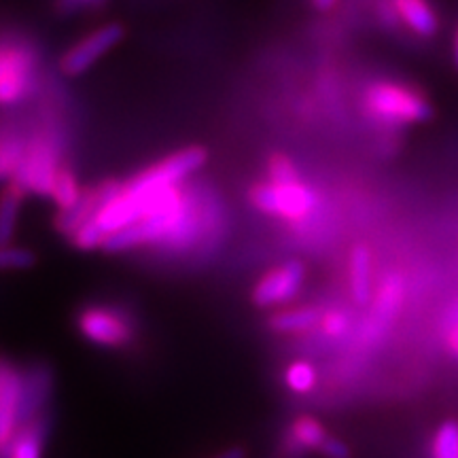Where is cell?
<instances>
[{"instance_id":"1","label":"cell","mask_w":458,"mask_h":458,"mask_svg":"<svg viewBox=\"0 0 458 458\" xmlns=\"http://www.w3.org/2000/svg\"><path fill=\"white\" fill-rule=\"evenodd\" d=\"M250 204L266 215L300 223L318 208V196L300 179L295 164L284 156H272L267 179L255 182L249 191Z\"/></svg>"},{"instance_id":"2","label":"cell","mask_w":458,"mask_h":458,"mask_svg":"<svg viewBox=\"0 0 458 458\" xmlns=\"http://www.w3.org/2000/svg\"><path fill=\"white\" fill-rule=\"evenodd\" d=\"M365 111L386 125L422 123L433 117V106L425 94L393 81L371 83L365 91Z\"/></svg>"},{"instance_id":"3","label":"cell","mask_w":458,"mask_h":458,"mask_svg":"<svg viewBox=\"0 0 458 458\" xmlns=\"http://www.w3.org/2000/svg\"><path fill=\"white\" fill-rule=\"evenodd\" d=\"M206 151L202 147H187L181 151L172 153V156L164 157L162 162L153 164L151 168H147L140 174H136L134 179L123 182V187L130 193H148L157 191V189H165L172 185H181L187 176H191L198 168H202L206 164Z\"/></svg>"},{"instance_id":"4","label":"cell","mask_w":458,"mask_h":458,"mask_svg":"<svg viewBox=\"0 0 458 458\" xmlns=\"http://www.w3.org/2000/svg\"><path fill=\"white\" fill-rule=\"evenodd\" d=\"M57 151L47 136H37L28 142L26 156L21 159L13 182L24 191H34L38 196H51L57 176Z\"/></svg>"},{"instance_id":"5","label":"cell","mask_w":458,"mask_h":458,"mask_svg":"<svg viewBox=\"0 0 458 458\" xmlns=\"http://www.w3.org/2000/svg\"><path fill=\"white\" fill-rule=\"evenodd\" d=\"M34 81V54L26 45L4 41L0 49V100L15 105L24 100Z\"/></svg>"},{"instance_id":"6","label":"cell","mask_w":458,"mask_h":458,"mask_svg":"<svg viewBox=\"0 0 458 458\" xmlns=\"http://www.w3.org/2000/svg\"><path fill=\"white\" fill-rule=\"evenodd\" d=\"M303 280H306V267L301 261L291 259L280 263L267 274H263L259 283L255 284L253 303L261 310L284 306V303L295 300L301 291Z\"/></svg>"},{"instance_id":"7","label":"cell","mask_w":458,"mask_h":458,"mask_svg":"<svg viewBox=\"0 0 458 458\" xmlns=\"http://www.w3.org/2000/svg\"><path fill=\"white\" fill-rule=\"evenodd\" d=\"M123 38V26L119 24H106L96 28L94 32H89L88 37H83L81 41L74 43L71 49L62 55L60 68L62 72L68 77H79L85 71H89L102 55H106L114 45Z\"/></svg>"},{"instance_id":"8","label":"cell","mask_w":458,"mask_h":458,"mask_svg":"<svg viewBox=\"0 0 458 458\" xmlns=\"http://www.w3.org/2000/svg\"><path fill=\"white\" fill-rule=\"evenodd\" d=\"M77 327L91 344L106 348L125 346L134 335V329H131L130 320L123 314L98 306L81 310L77 317Z\"/></svg>"},{"instance_id":"9","label":"cell","mask_w":458,"mask_h":458,"mask_svg":"<svg viewBox=\"0 0 458 458\" xmlns=\"http://www.w3.org/2000/svg\"><path fill=\"white\" fill-rule=\"evenodd\" d=\"M24 422V376L9 360L0 371V444L7 445Z\"/></svg>"},{"instance_id":"10","label":"cell","mask_w":458,"mask_h":458,"mask_svg":"<svg viewBox=\"0 0 458 458\" xmlns=\"http://www.w3.org/2000/svg\"><path fill=\"white\" fill-rule=\"evenodd\" d=\"M403 278H401L399 274H393V276L385 278L380 291L376 293L374 312H371L368 325H365L363 329L365 342L380 340V337L386 334L394 317H397L401 301H403Z\"/></svg>"},{"instance_id":"11","label":"cell","mask_w":458,"mask_h":458,"mask_svg":"<svg viewBox=\"0 0 458 458\" xmlns=\"http://www.w3.org/2000/svg\"><path fill=\"white\" fill-rule=\"evenodd\" d=\"M371 250L365 244H357L348 259V283H351L352 300L357 306H369L374 297V284H371Z\"/></svg>"},{"instance_id":"12","label":"cell","mask_w":458,"mask_h":458,"mask_svg":"<svg viewBox=\"0 0 458 458\" xmlns=\"http://www.w3.org/2000/svg\"><path fill=\"white\" fill-rule=\"evenodd\" d=\"M401 24H405L418 37L431 38L439 30V20L428 0H393Z\"/></svg>"},{"instance_id":"13","label":"cell","mask_w":458,"mask_h":458,"mask_svg":"<svg viewBox=\"0 0 458 458\" xmlns=\"http://www.w3.org/2000/svg\"><path fill=\"white\" fill-rule=\"evenodd\" d=\"M45 420L24 422L7 445H3L4 458H43Z\"/></svg>"},{"instance_id":"14","label":"cell","mask_w":458,"mask_h":458,"mask_svg":"<svg viewBox=\"0 0 458 458\" xmlns=\"http://www.w3.org/2000/svg\"><path fill=\"white\" fill-rule=\"evenodd\" d=\"M320 314L317 308H286L270 317V327L278 334H301L320 325Z\"/></svg>"},{"instance_id":"15","label":"cell","mask_w":458,"mask_h":458,"mask_svg":"<svg viewBox=\"0 0 458 458\" xmlns=\"http://www.w3.org/2000/svg\"><path fill=\"white\" fill-rule=\"evenodd\" d=\"M291 444H295L300 450H320L323 448L325 439L329 437V433L325 431V427L320 425L317 418L312 416H300L291 425Z\"/></svg>"},{"instance_id":"16","label":"cell","mask_w":458,"mask_h":458,"mask_svg":"<svg viewBox=\"0 0 458 458\" xmlns=\"http://www.w3.org/2000/svg\"><path fill=\"white\" fill-rule=\"evenodd\" d=\"M83 196L85 193L81 191V185H79V181L74 179L72 172L68 168L57 170L51 198H54V202L60 206V210L74 208V206L81 202Z\"/></svg>"},{"instance_id":"17","label":"cell","mask_w":458,"mask_h":458,"mask_svg":"<svg viewBox=\"0 0 458 458\" xmlns=\"http://www.w3.org/2000/svg\"><path fill=\"white\" fill-rule=\"evenodd\" d=\"M21 196H24V189L17 185V182H11V185L4 189L3 206H0V238H3L4 246L9 244L11 236H13Z\"/></svg>"},{"instance_id":"18","label":"cell","mask_w":458,"mask_h":458,"mask_svg":"<svg viewBox=\"0 0 458 458\" xmlns=\"http://www.w3.org/2000/svg\"><path fill=\"white\" fill-rule=\"evenodd\" d=\"M317 369L308 360H293L289 368L284 369V385L291 393L295 394H308L317 386Z\"/></svg>"},{"instance_id":"19","label":"cell","mask_w":458,"mask_h":458,"mask_svg":"<svg viewBox=\"0 0 458 458\" xmlns=\"http://www.w3.org/2000/svg\"><path fill=\"white\" fill-rule=\"evenodd\" d=\"M431 458H458V422L445 420L431 442Z\"/></svg>"},{"instance_id":"20","label":"cell","mask_w":458,"mask_h":458,"mask_svg":"<svg viewBox=\"0 0 458 458\" xmlns=\"http://www.w3.org/2000/svg\"><path fill=\"white\" fill-rule=\"evenodd\" d=\"M26 147L20 139L4 136L3 147H0V174L4 181H13L17 170H20L21 159L26 156Z\"/></svg>"},{"instance_id":"21","label":"cell","mask_w":458,"mask_h":458,"mask_svg":"<svg viewBox=\"0 0 458 458\" xmlns=\"http://www.w3.org/2000/svg\"><path fill=\"white\" fill-rule=\"evenodd\" d=\"M37 257L32 250L21 249V246H4L3 253H0V263H3L4 270H28L34 266Z\"/></svg>"},{"instance_id":"22","label":"cell","mask_w":458,"mask_h":458,"mask_svg":"<svg viewBox=\"0 0 458 458\" xmlns=\"http://www.w3.org/2000/svg\"><path fill=\"white\" fill-rule=\"evenodd\" d=\"M318 327L323 329V334L327 337H342L351 327V318L342 310H329L320 317Z\"/></svg>"},{"instance_id":"23","label":"cell","mask_w":458,"mask_h":458,"mask_svg":"<svg viewBox=\"0 0 458 458\" xmlns=\"http://www.w3.org/2000/svg\"><path fill=\"white\" fill-rule=\"evenodd\" d=\"M376 11H377V20H380L386 28H394L401 24L399 13H397V9H394L393 0H380Z\"/></svg>"},{"instance_id":"24","label":"cell","mask_w":458,"mask_h":458,"mask_svg":"<svg viewBox=\"0 0 458 458\" xmlns=\"http://www.w3.org/2000/svg\"><path fill=\"white\" fill-rule=\"evenodd\" d=\"M320 454H325L327 458H351V448H348L346 444L342 442V439H337V437H329L325 439V444H323V448L318 450Z\"/></svg>"},{"instance_id":"25","label":"cell","mask_w":458,"mask_h":458,"mask_svg":"<svg viewBox=\"0 0 458 458\" xmlns=\"http://www.w3.org/2000/svg\"><path fill=\"white\" fill-rule=\"evenodd\" d=\"M100 0H60V7L64 11H74L79 7H89V4H98Z\"/></svg>"},{"instance_id":"26","label":"cell","mask_w":458,"mask_h":458,"mask_svg":"<svg viewBox=\"0 0 458 458\" xmlns=\"http://www.w3.org/2000/svg\"><path fill=\"white\" fill-rule=\"evenodd\" d=\"M448 346H450V351L458 357V320H456V325L452 327L450 335H448Z\"/></svg>"},{"instance_id":"27","label":"cell","mask_w":458,"mask_h":458,"mask_svg":"<svg viewBox=\"0 0 458 458\" xmlns=\"http://www.w3.org/2000/svg\"><path fill=\"white\" fill-rule=\"evenodd\" d=\"M244 450L242 448H229L225 452H219V454H215L213 458H244Z\"/></svg>"},{"instance_id":"28","label":"cell","mask_w":458,"mask_h":458,"mask_svg":"<svg viewBox=\"0 0 458 458\" xmlns=\"http://www.w3.org/2000/svg\"><path fill=\"white\" fill-rule=\"evenodd\" d=\"M337 4V0H312V7L318 11H331Z\"/></svg>"},{"instance_id":"29","label":"cell","mask_w":458,"mask_h":458,"mask_svg":"<svg viewBox=\"0 0 458 458\" xmlns=\"http://www.w3.org/2000/svg\"><path fill=\"white\" fill-rule=\"evenodd\" d=\"M452 60H454V66L458 68V28L454 32V38H452Z\"/></svg>"}]
</instances>
